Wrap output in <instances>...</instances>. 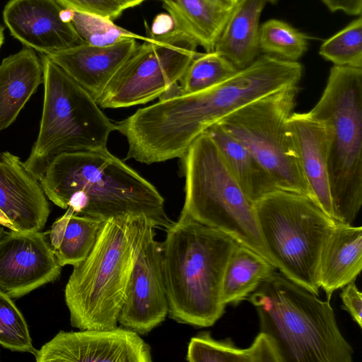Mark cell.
Listing matches in <instances>:
<instances>
[{
  "instance_id": "1",
  "label": "cell",
  "mask_w": 362,
  "mask_h": 362,
  "mask_svg": "<svg viewBox=\"0 0 362 362\" xmlns=\"http://www.w3.org/2000/svg\"><path fill=\"white\" fill-rule=\"evenodd\" d=\"M39 181L51 202L78 215L103 221L125 214L144 216L165 230L174 222L157 189L107 148L59 154Z\"/></svg>"
},
{
  "instance_id": "2",
  "label": "cell",
  "mask_w": 362,
  "mask_h": 362,
  "mask_svg": "<svg viewBox=\"0 0 362 362\" xmlns=\"http://www.w3.org/2000/svg\"><path fill=\"white\" fill-rule=\"evenodd\" d=\"M166 231L160 245L168 316L194 327L212 326L225 313L222 282L238 243L182 211Z\"/></svg>"
},
{
  "instance_id": "3",
  "label": "cell",
  "mask_w": 362,
  "mask_h": 362,
  "mask_svg": "<svg viewBox=\"0 0 362 362\" xmlns=\"http://www.w3.org/2000/svg\"><path fill=\"white\" fill-rule=\"evenodd\" d=\"M302 75L303 66L298 62L263 54L209 89L152 105V129L164 148L182 156L210 127L256 100L298 86Z\"/></svg>"
},
{
  "instance_id": "4",
  "label": "cell",
  "mask_w": 362,
  "mask_h": 362,
  "mask_svg": "<svg viewBox=\"0 0 362 362\" xmlns=\"http://www.w3.org/2000/svg\"><path fill=\"white\" fill-rule=\"evenodd\" d=\"M246 300L281 362H352L353 349L341 334L330 300L275 271Z\"/></svg>"
},
{
  "instance_id": "5",
  "label": "cell",
  "mask_w": 362,
  "mask_h": 362,
  "mask_svg": "<svg viewBox=\"0 0 362 362\" xmlns=\"http://www.w3.org/2000/svg\"><path fill=\"white\" fill-rule=\"evenodd\" d=\"M148 223L144 216L132 214L103 223L94 246L84 260L74 266L65 286L64 298L73 327L106 329L117 326Z\"/></svg>"
},
{
  "instance_id": "6",
  "label": "cell",
  "mask_w": 362,
  "mask_h": 362,
  "mask_svg": "<svg viewBox=\"0 0 362 362\" xmlns=\"http://www.w3.org/2000/svg\"><path fill=\"white\" fill-rule=\"evenodd\" d=\"M308 112L327 131L334 221L351 225L362 204V68L334 65Z\"/></svg>"
},
{
  "instance_id": "7",
  "label": "cell",
  "mask_w": 362,
  "mask_h": 362,
  "mask_svg": "<svg viewBox=\"0 0 362 362\" xmlns=\"http://www.w3.org/2000/svg\"><path fill=\"white\" fill-rule=\"evenodd\" d=\"M185 199L182 212L218 230L275 267L262 240L254 208L207 132L184 157Z\"/></svg>"
},
{
  "instance_id": "8",
  "label": "cell",
  "mask_w": 362,
  "mask_h": 362,
  "mask_svg": "<svg viewBox=\"0 0 362 362\" xmlns=\"http://www.w3.org/2000/svg\"><path fill=\"white\" fill-rule=\"evenodd\" d=\"M44 100L40 130L26 169L37 180L51 160L69 152L107 148L115 124L89 93L47 56L41 54Z\"/></svg>"
},
{
  "instance_id": "9",
  "label": "cell",
  "mask_w": 362,
  "mask_h": 362,
  "mask_svg": "<svg viewBox=\"0 0 362 362\" xmlns=\"http://www.w3.org/2000/svg\"><path fill=\"white\" fill-rule=\"evenodd\" d=\"M259 230L275 267L318 296L322 249L336 222L310 198L276 189L254 203Z\"/></svg>"
},
{
  "instance_id": "10",
  "label": "cell",
  "mask_w": 362,
  "mask_h": 362,
  "mask_svg": "<svg viewBox=\"0 0 362 362\" xmlns=\"http://www.w3.org/2000/svg\"><path fill=\"white\" fill-rule=\"evenodd\" d=\"M298 89L292 86L256 100L218 124L252 153L279 189L313 200L288 127Z\"/></svg>"
},
{
  "instance_id": "11",
  "label": "cell",
  "mask_w": 362,
  "mask_h": 362,
  "mask_svg": "<svg viewBox=\"0 0 362 362\" xmlns=\"http://www.w3.org/2000/svg\"><path fill=\"white\" fill-rule=\"evenodd\" d=\"M137 45L112 77L97 100L103 108L146 103L180 81L200 52L187 35L173 30Z\"/></svg>"
},
{
  "instance_id": "12",
  "label": "cell",
  "mask_w": 362,
  "mask_h": 362,
  "mask_svg": "<svg viewBox=\"0 0 362 362\" xmlns=\"http://www.w3.org/2000/svg\"><path fill=\"white\" fill-rule=\"evenodd\" d=\"M155 226L148 223L132 270L118 322L146 334L168 315L160 243Z\"/></svg>"
},
{
  "instance_id": "13",
  "label": "cell",
  "mask_w": 362,
  "mask_h": 362,
  "mask_svg": "<svg viewBox=\"0 0 362 362\" xmlns=\"http://www.w3.org/2000/svg\"><path fill=\"white\" fill-rule=\"evenodd\" d=\"M37 362H151L150 346L128 328L59 332L35 354Z\"/></svg>"
},
{
  "instance_id": "14",
  "label": "cell",
  "mask_w": 362,
  "mask_h": 362,
  "mask_svg": "<svg viewBox=\"0 0 362 362\" xmlns=\"http://www.w3.org/2000/svg\"><path fill=\"white\" fill-rule=\"evenodd\" d=\"M49 232L0 233V291L12 298L57 280L62 272Z\"/></svg>"
},
{
  "instance_id": "15",
  "label": "cell",
  "mask_w": 362,
  "mask_h": 362,
  "mask_svg": "<svg viewBox=\"0 0 362 362\" xmlns=\"http://www.w3.org/2000/svg\"><path fill=\"white\" fill-rule=\"evenodd\" d=\"M72 11L57 0H10L3 19L16 39L47 54L86 43L71 22Z\"/></svg>"
},
{
  "instance_id": "16",
  "label": "cell",
  "mask_w": 362,
  "mask_h": 362,
  "mask_svg": "<svg viewBox=\"0 0 362 362\" xmlns=\"http://www.w3.org/2000/svg\"><path fill=\"white\" fill-rule=\"evenodd\" d=\"M0 210L23 233L40 231L50 212L39 180L8 151L0 152Z\"/></svg>"
},
{
  "instance_id": "17",
  "label": "cell",
  "mask_w": 362,
  "mask_h": 362,
  "mask_svg": "<svg viewBox=\"0 0 362 362\" xmlns=\"http://www.w3.org/2000/svg\"><path fill=\"white\" fill-rule=\"evenodd\" d=\"M137 45L135 39L107 47L83 43L45 55L97 102L112 77Z\"/></svg>"
},
{
  "instance_id": "18",
  "label": "cell",
  "mask_w": 362,
  "mask_h": 362,
  "mask_svg": "<svg viewBox=\"0 0 362 362\" xmlns=\"http://www.w3.org/2000/svg\"><path fill=\"white\" fill-rule=\"evenodd\" d=\"M288 127L313 200L334 220L327 168L328 139L325 127L309 112H292L288 120Z\"/></svg>"
},
{
  "instance_id": "19",
  "label": "cell",
  "mask_w": 362,
  "mask_h": 362,
  "mask_svg": "<svg viewBox=\"0 0 362 362\" xmlns=\"http://www.w3.org/2000/svg\"><path fill=\"white\" fill-rule=\"evenodd\" d=\"M362 269V228L337 223L325 243L318 283L330 300L332 293L354 282Z\"/></svg>"
},
{
  "instance_id": "20",
  "label": "cell",
  "mask_w": 362,
  "mask_h": 362,
  "mask_svg": "<svg viewBox=\"0 0 362 362\" xmlns=\"http://www.w3.org/2000/svg\"><path fill=\"white\" fill-rule=\"evenodd\" d=\"M43 83V69L34 49L25 47L0 64V132L17 118Z\"/></svg>"
},
{
  "instance_id": "21",
  "label": "cell",
  "mask_w": 362,
  "mask_h": 362,
  "mask_svg": "<svg viewBox=\"0 0 362 362\" xmlns=\"http://www.w3.org/2000/svg\"><path fill=\"white\" fill-rule=\"evenodd\" d=\"M277 0H238L218 37L214 51L242 69L259 56V18L267 4Z\"/></svg>"
},
{
  "instance_id": "22",
  "label": "cell",
  "mask_w": 362,
  "mask_h": 362,
  "mask_svg": "<svg viewBox=\"0 0 362 362\" xmlns=\"http://www.w3.org/2000/svg\"><path fill=\"white\" fill-rule=\"evenodd\" d=\"M174 22V30L180 31L213 52L233 8L216 0H159Z\"/></svg>"
},
{
  "instance_id": "23",
  "label": "cell",
  "mask_w": 362,
  "mask_h": 362,
  "mask_svg": "<svg viewBox=\"0 0 362 362\" xmlns=\"http://www.w3.org/2000/svg\"><path fill=\"white\" fill-rule=\"evenodd\" d=\"M206 132L216 143L230 171L252 203L279 189L252 153L218 123Z\"/></svg>"
},
{
  "instance_id": "24",
  "label": "cell",
  "mask_w": 362,
  "mask_h": 362,
  "mask_svg": "<svg viewBox=\"0 0 362 362\" xmlns=\"http://www.w3.org/2000/svg\"><path fill=\"white\" fill-rule=\"evenodd\" d=\"M105 221L74 214L69 207L49 232L52 248L62 267L74 266L90 253Z\"/></svg>"
},
{
  "instance_id": "25",
  "label": "cell",
  "mask_w": 362,
  "mask_h": 362,
  "mask_svg": "<svg viewBox=\"0 0 362 362\" xmlns=\"http://www.w3.org/2000/svg\"><path fill=\"white\" fill-rule=\"evenodd\" d=\"M189 362H281L272 341L259 332L251 346L237 347L231 340H216L209 332L191 338L186 355Z\"/></svg>"
},
{
  "instance_id": "26",
  "label": "cell",
  "mask_w": 362,
  "mask_h": 362,
  "mask_svg": "<svg viewBox=\"0 0 362 362\" xmlns=\"http://www.w3.org/2000/svg\"><path fill=\"white\" fill-rule=\"evenodd\" d=\"M276 269L251 249L238 244L224 272L221 288L222 303L225 305H238L246 300Z\"/></svg>"
},
{
  "instance_id": "27",
  "label": "cell",
  "mask_w": 362,
  "mask_h": 362,
  "mask_svg": "<svg viewBox=\"0 0 362 362\" xmlns=\"http://www.w3.org/2000/svg\"><path fill=\"white\" fill-rule=\"evenodd\" d=\"M309 38L285 21L269 19L259 26V49L264 54L298 62L308 49Z\"/></svg>"
},
{
  "instance_id": "28",
  "label": "cell",
  "mask_w": 362,
  "mask_h": 362,
  "mask_svg": "<svg viewBox=\"0 0 362 362\" xmlns=\"http://www.w3.org/2000/svg\"><path fill=\"white\" fill-rule=\"evenodd\" d=\"M238 70L228 59L214 51L199 53L180 80L182 94L209 89L232 76Z\"/></svg>"
},
{
  "instance_id": "29",
  "label": "cell",
  "mask_w": 362,
  "mask_h": 362,
  "mask_svg": "<svg viewBox=\"0 0 362 362\" xmlns=\"http://www.w3.org/2000/svg\"><path fill=\"white\" fill-rule=\"evenodd\" d=\"M71 22L77 33L88 45L98 47L110 46L129 39L148 41L149 37L139 35L115 24L102 16L72 11Z\"/></svg>"
},
{
  "instance_id": "30",
  "label": "cell",
  "mask_w": 362,
  "mask_h": 362,
  "mask_svg": "<svg viewBox=\"0 0 362 362\" xmlns=\"http://www.w3.org/2000/svg\"><path fill=\"white\" fill-rule=\"evenodd\" d=\"M319 53L334 66L362 68L361 16L325 40Z\"/></svg>"
},
{
  "instance_id": "31",
  "label": "cell",
  "mask_w": 362,
  "mask_h": 362,
  "mask_svg": "<svg viewBox=\"0 0 362 362\" xmlns=\"http://www.w3.org/2000/svg\"><path fill=\"white\" fill-rule=\"evenodd\" d=\"M0 345L13 351L35 354L26 321L9 296L0 291Z\"/></svg>"
},
{
  "instance_id": "32",
  "label": "cell",
  "mask_w": 362,
  "mask_h": 362,
  "mask_svg": "<svg viewBox=\"0 0 362 362\" xmlns=\"http://www.w3.org/2000/svg\"><path fill=\"white\" fill-rule=\"evenodd\" d=\"M64 7L76 11L93 13L114 20L123 10L112 0H57Z\"/></svg>"
},
{
  "instance_id": "33",
  "label": "cell",
  "mask_w": 362,
  "mask_h": 362,
  "mask_svg": "<svg viewBox=\"0 0 362 362\" xmlns=\"http://www.w3.org/2000/svg\"><path fill=\"white\" fill-rule=\"evenodd\" d=\"M340 298L341 308L347 311L353 320L362 328V294L358 291L354 281L341 288Z\"/></svg>"
},
{
  "instance_id": "34",
  "label": "cell",
  "mask_w": 362,
  "mask_h": 362,
  "mask_svg": "<svg viewBox=\"0 0 362 362\" xmlns=\"http://www.w3.org/2000/svg\"><path fill=\"white\" fill-rule=\"evenodd\" d=\"M332 12L341 11L348 15L361 16L362 0H321Z\"/></svg>"
},
{
  "instance_id": "35",
  "label": "cell",
  "mask_w": 362,
  "mask_h": 362,
  "mask_svg": "<svg viewBox=\"0 0 362 362\" xmlns=\"http://www.w3.org/2000/svg\"><path fill=\"white\" fill-rule=\"evenodd\" d=\"M174 28L171 16L169 14L160 13L153 19L149 34L153 36L160 35L171 32Z\"/></svg>"
},
{
  "instance_id": "36",
  "label": "cell",
  "mask_w": 362,
  "mask_h": 362,
  "mask_svg": "<svg viewBox=\"0 0 362 362\" xmlns=\"http://www.w3.org/2000/svg\"><path fill=\"white\" fill-rule=\"evenodd\" d=\"M115 2L123 11L138 6L145 0H112Z\"/></svg>"
},
{
  "instance_id": "37",
  "label": "cell",
  "mask_w": 362,
  "mask_h": 362,
  "mask_svg": "<svg viewBox=\"0 0 362 362\" xmlns=\"http://www.w3.org/2000/svg\"><path fill=\"white\" fill-rule=\"evenodd\" d=\"M0 225L4 227L8 228L10 230H13L12 225L8 218L4 214V213L0 210Z\"/></svg>"
},
{
  "instance_id": "38",
  "label": "cell",
  "mask_w": 362,
  "mask_h": 362,
  "mask_svg": "<svg viewBox=\"0 0 362 362\" xmlns=\"http://www.w3.org/2000/svg\"><path fill=\"white\" fill-rule=\"evenodd\" d=\"M216 1L229 8H233L236 4V3L238 2V0H216Z\"/></svg>"
},
{
  "instance_id": "39",
  "label": "cell",
  "mask_w": 362,
  "mask_h": 362,
  "mask_svg": "<svg viewBox=\"0 0 362 362\" xmlns=\"http://www.w3.org/2000/svg\"><path fill=\"white\" fill-rule=\"evenodd\" d=\"M4 27L0 25V48L4 41Z\"/></svg>"
},
{
  "instance_id": "40",
  "label": "cell",
  "mask_w": 362,
  "mask_h": 362,
  "mask_svg": "<svg viewBox=\"0 0 362 362\" xmlns=\"http://www.w3.org/2000/svg\"><path fill=\"white\" fill-rule=\"evenodd\" d=\"M4 226H2L1 225H0V233L4 230Z\"/></svg>"
}]
</instances>
